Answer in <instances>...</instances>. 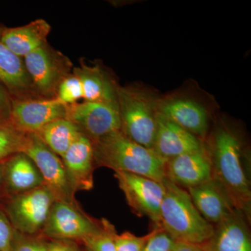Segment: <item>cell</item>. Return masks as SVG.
<instances>
[{"label": "cell", "mask_w": 251, "mask_h": 251, "mask_svg": "<svg viewBox=\"0 0 251 251\" xmlns=\"http://www.w3.org/2000/svg\"><path fill=\"white\" fill-rule=\"evenodd\" d=\"M12 98L6 88L0 83V125L11 120Z\"/></svg>", "instance_id": "f546056e"}, {"label": "cell", "mask_w": 251, "mask_h": 251, "mask_svg": "<svg viewBox=\"0 0 251 251\" xmlns=\"http://www.w3.org/2000/svg\"><path fill=\"white\" fill-rule=\"evenodd\" d=\"M204 140L158 113L152 150L167 162L204 148Z\"/></svg>", "instance_id": "5bb4252c"}, {"label": "cell", "mask_w": 251, "mask_h": 251, "mask_svg": "<svg viewBox=\"0 0 251 251\" xmlns=\"http://www.w3.org/2000/svg\"><path fill=\"white\" fill-rule=\"evenodd\" d=\"M23 152L35 163L44 179V185L53 193L57 201L77 203L62 158L52 152L35 133L26 134Z\"/></svg>", "instance_id": "9c48e42d"}, {"label": "cell", "mask_w": 251, "mask_h": 251, "mask_svg": "<svg viewBox=\"0 0 251 251\" xmlns=\"http://www.w3.org/2000/svg\"><path fill=\"white\" fill-rule=\"evenodd\" d=\"M198 251H202V249H201V248H200V247H199V249H198Z\"/></svg>", "instance_id": "836d02e7"}, {"label": "cell", "mask_w": 251, "mask_h": 251, "mask_svg": "<svg viewBox=\"0 0 251 251\" xmlns=\"http://www.w3.org/2000/svg\"><path fill=\"white\" fill-rule=\"evenodd\" d=\"M51 26L44 19H36L17 27H3L1 39L15 54L23 58L47 43Z\"/></svg>", "instance_id": "44dd1931"}, {"label": "cell", "mask_w": 251, "mask_h": 251, "mask_svg": "<svg viewBox=\"0 0 251 251\" xmlns=\"http://www.w3.org/2000/svg\"><path fill=\"white\" fill-rule=\"evenodd\" d=\"M55 201L53 193L43 185L27 192L6 198L2 206L18 233L37 236L41 235Z\"/></svg>", "instance_id": "5b68a950"}, {"label": "cell", "mask_w": 251, "mask_h": 251, "mask_svg": "<svg viewBox=\"0 0 251 251\" xmlns=\"http://www.w3.org/2000/svg\"><path fill=\"white\" fill-rule=\"evenodd\" d=\"M101 227L98 232L82 241L88 251H117L114 242L115 227L108 221L102 219Z\"/></svg>", "instance_id": "cb8c5ba5"}, {"label": "cell", "mask_w": 251, "mask_h": 251, "mask_svg": "<svg viewBox=\"0 0 251 251\" xmlns=\"http://www.w3.org/2000/svg\"><path fill=\"white\" fill-rule=\"evenodd\" d=\"M67 110V105L57 98L12 99L10 122L23 133H36L48 124L66 118Z\"/></svg>", "instance_id": "7c38bea8"}, {"label": "cell", "mask_w": 251, "mask_h": 251, "mask_svg": "<svg viewBox=\"0 0 251 251\" xmlns=\"http://www.w3.org/2000/svg\"><path fill=\"white\" fill-rule=\"evenodd\" d=\"M175 241L161 227L148 241L143 251H171Z\"/></svg>", "instance_id": "f1b7e54d"}, {"label": "cell", "mask_w": 251, "mask_h": 251, "mask_svg": "<svg viewBox=\"0 0 251 251\" xmlns=\"http://www.w3.org/2000/svg\"><path fill=\"white\" fill-rule=\"evenodd\" d=\"M102 221L87 215L77 203L56 200L51 207L41 235L54 240H83L98 232Z\"/></svg>", "instance_id": "ba28073f"}, {"label": "cell", "mask_w": 251, "mask_h": 251, "mask_svg": "<svg viewBox=\"0 0 251 251\" xmlns=\"http://www.w3.org/2000/svg\"><path fill=\"white\" fill-rule=\"evenodd\" d=\"M115 177L132 211L160 226V211L165 195L163 182L121 172H115Z\"/></svg>", "instance_id": "30bf717a"}, {"label": "cell", "mask_w": 251, "mask_h": 251, "mask_svg": "<svg viewBox=\"0 0 251 251\" xmlns=\"http://www.w3.org/2000/svg\"><path fill=\"white\" fill-rule=\"evenodd\" d=\"M81 133L73 122L63 118L48 124L35 134L52 152L62 158Z\"/></svg>", "instance_id": "7402d4cb"}, {"label": "cell", "mask_w": 251, "mask_h": 251, "mask_svg": "<svg viewBox=\"0 0 251 251\" xmlns=\"http://www.w3.org/2000/svg\"><path fill=\"white\" fill-rule=\"evenodd\" d=\"M17 235L4 208L0 206V251H12Z\"/></svg>", "instance_id": "4316f807"}, {"label": "cell", "mask_w": 251, "mask_h": 251, "mask_svg": "<svg viewBox=\"0 0 251 251\" xmlns=\"http://www.w3.org/2000/svg\"><path fill=\"white\" fill-rule=\"evenodd\" d=\"M43 185L44 181L40 172L26 153H16L5 161V198L27 192Z\"/></svg>", "instance_id": "d6986e66"}, {"label": "cell", "mask_w": 251, "mask_h": 251, "mask_svg": "<svg viewBox=\"0 0 251 251\" xmlns=\"http://www.w3.org/2000/svg\"><path fill=\"white\" fill-rule=\"evenodd\" d=\"M249 221L241 211H234L214 226L212 236L200 248L202 251H251Z\"/></svg>", "instance_id": "e0dca14e"}, {"label": "cell", "mask_w": 251, "mask_h": 251, "mask_svg": "<svg viewBox=\"0 0 251 251\" xmlns=\"http://www.w3.org/2000/svg\"><path fill=\"white\" fill-rule=\"evenodd\" d=\"M5 161L0 162V198H5L4 189V168Z\"/></svg>", "instance_id": "d6a6232c"}, {"label": "cell", "mask_w": 251, "mask_h": 251, "mask_svg": "<svg viewBox=\"0 0 251 251\" xmlns=\"http://www.w3.org/2000/svg\"><path fill=\"white\" fill-rule=\"evenodd\" d=\"M23 59L33 87L40 98H56L59 84L74 69L70 59L48 42Z\"/></svg>", "instance_id": "8992f818"}, {"label": "cell", "mask_w": 251, "mask_h": 251, "mask_svg": "<svg viewBox=\"0 0 251 251\" xmlns=\"http://www.w3.org/2000/svg\"><path fill=\"white\" fill-rule=\"evenodd\" d=\"M26 134L15 128L11 122L0 125V162L23 152Z\"/></svg>", "instance_id": "603a6c76"}, {"label": "cell", "mask_w": 251, "mask_h": 251, "mask_svg": "<svg viewBox=\"0 0 251 251\" xmlns=\"http://www.w3.org/2000/svg\"><path fill=\"white\" fill-rule=\"evenodd\" d=\"M66 119L92 141L120 130L118 105L84 100L67 105Z\"/></svg>", "instance_id": "8fae6325"}, {"label": "cell", "mask_w": 251, "mask_h": 251, "mask_svg": "<svg viewBox=\"0 0 251 251\" xmlns=\"http://www.w3.org/2000/svg\"><path fill=\"white\" fill-rule=\"evenodd\" d=\"M97 167L141 175L159 182L166 178V162L151 149L125 136L121 130L92 141Z\"/></svg>", "instance_id": "7a4b0ae2"}, {"label": "cell", "mask_w": 251, "mask_h": 251, "mask_svg": "<svg viewBox=\"0 0 251 251\" xmlns=\"http://www.w3.org/2000/svg\"><path fill=\"white\" fill-rule=\"evenodd\" d=\"M160 97L143 84L119 85L117 104L121 130L125 136L152 150Z\"/></svg>", "instance_id": "277c9868"}, {"label": "cell", "mask_w": 251, "mask_h": 251, "mask_svg": "<svg viewBox=\"0 0 251 251\" xmlns=\"http://www.w3.org/2000/svg\"><path fill=\"white\" fill-rule=\"evenodd\" d=\"M160 227L161 226H156L151 232L142 237H138L129 232H125L120 234L115 232L114 242L117 251H143L150 238Z\"/></svg>", "instance_id": "484cf974"}, {"label": "cell", "mask_w": 251, "mask_h": 251, "mask_svg": "<svg viewBox=\"0 0 251 251\" xmlns=\"http://www.w3.org/2000/svg\"><path fill=\"white\" fill-rule=\"evenodd\" d=\"M72 72L80 79L86 101L118 105L117 88L120 84L103 64L96 62L89 65L81 59L80 65L74 67Z\"/></svg>", "instance_id": "2e32d148"}, {"label": "cell", "mask_w": 251, "mask_h": 251, "mask_svg": "<svg viewBox=\"0 0 251 251\" xmlns=\"http://www.w3.org/2000/svg\"><path fill=\"white\" fill-rule=\"evenodd\" d=\"M165 195L160 211V226L175 242L201 246L214 233V226L206 221L187 191L166 178Z\"/></svg>", "instance_id": "3957f363"}, {"label": "cell", "mask_w": 251, "mask_h": 251, "mask_svg": "<svg viewBox=\"0 0 251 251\" xmlns=\"http://www.w3.org/2000/svg\"><path fill=\"white\" fill-rule=\"evenodd\" d=\"M56 98L66 105L77 103L80 99H83V91L80 79L73 72L59 84Z\"/></svg>", "instance_id": "d4e9b609"}, {"label": "cell", "mask_w": 251, "mask_h": 251, "mask_svg": "<svg viewBox=\"0 0 251 251\" xmlns=\"http://www.w3.org/2000/svg\"><path fill=\"white\" fill-rule=\"evenodd\" d=\"M47 251H77L69 241L54 240L49 243Z\"/></svg>", "instance_id": "4dcf8cb0"}, {"label": "cell", "mask_w": 251, "mask_h": 251, "mask_svg": "<svg viewBox=\"0 0 251 251\" xmlns=\"http://www.w3.org/2000/svg\"><path fill=\"white\" fill-rule=\"evenodd\" d=\"M3 27L0 25V83L12 99H40L26 72L23 59L11 52L1 41Z\"/></svg>", "instance_id": "ac0fdd59"}, {"label": "cell", "mask_w": 251, "mask_h": 251, "mask_svg": "<svg viewBox=\"0 0 251 251\" xmlns=\"http://www.w3.org/2000/svg\"><path fill=\"white\" fill-rule=\"evenodd\" d=\"M49 242L42 235L25 236L18 233L12 251H47Z\"/></svg>", "instance_id": "83f0119b"}, {"label": "cell", "mask_w": 251, "mask_h": 251, "mask_svg": "<svg viewBox=\"0 0 251 251\" xmlns=\"http://www.w3.org/2000/svg\"><path fill=\"white\" fill-rule=\"evenodd\" d=\"M213 110L189 92H175L158 102V114L202 140L209 133Z\"/></svg>", "instance_id": "52a82bcc"}, {"label": "cell", "mask_w": 251, "mask_h": 251, "mask_svg": "<svg viewBox=\"0 0 251 251\" xmlns=\"http://www.w3.org/2000/svg\"><path fill=\"white\" fill-rule=\"evenodd\" d=\"M204 145L212 164L213 179L234 207L250 221L251 190L242 134L232 124L219 118Z\"/></svg>", "instance_id": "6da1fadb"}, {"label": "cell", "mask_w": 251, "mask_h": 251, "mask_svg": "<svg viewBox=\"0 0 251 251\" xmlns=\"http://www.w3.org/2000/svg\"><path fill=\"white\" fill-rule=\"evenodd\" d=\"M199 246L188 243L176 242L171 251H198Z\"/></svg>", "instance_id": "1f68e13d"}, {"label": "cell", "mask_w": 251, "mask_h": 251, "mask_svg": "<svg viewBox=\"0 0 251 251\" xmlns=\"http://www.w3.org/2000/svg\"><path fill=\"white\" fill-rule=\"evenodd\" d=\"M166 172V177L180 187H194L209 181L212 178V164L205 145L201 150L167 161Z\"/></svg>", "instance_id": "9a60e30c"}, {"label": "cell", "mask_w": 251, "mask_h": 251, "mask_svg": "<svg viewBox=\"0 0 251 251\" xmlns=\"http://www.w3.org/2000/svg\"><path fill=\"white\" fill-rule=\"evenodd\" d=\"M187 189L193 204L200 214L214 226L237 210L213 178Z\"/></svg>", "instance_id": "ffe728a7"}, {"label": "cell", "mask_w": 251, "mask_h": 251, "mask_svg": "<svg viewBox=\"0 0 251 251\" xmlns=\"http://www.w3.org/2000/svg\"><path fill=\"white\" fill-rule=\"evenodd\" d=\"M68 181L74 193L90 191L94 187L97 168L92 140L81 133L62 158Z\"/></svg>", "instance_id": "4fadbf2b"}]
</instances>
